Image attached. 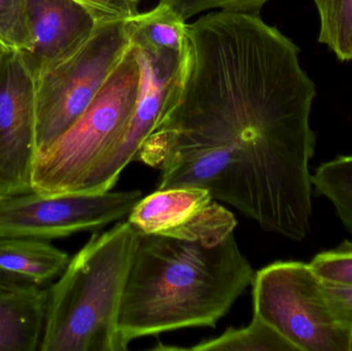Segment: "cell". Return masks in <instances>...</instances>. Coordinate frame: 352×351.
Masks as SVG:
<instances>
[{
	"label": "cell",
	"instance_id": "obj_11",
	"mask_svg": "<svg viewBox=\"0 0 352 351\" xmlns=\"http://www.w3.org/2000/svg\"><path fill=\"white\" fill-rule=\"evenodd\" d=\"M32 49L21 54L32 76L57 65L82 47L98 19L76 0H27Z\"/></svg>",
	"mask_w": 352,
	"mask_h": 351
},
{
	"label": "cell",
	"instance_id": "obj_13",
	"mask_svg": "<svg viewBox=\"0 0 352 351\" xmlns=\"http://www.w3.org/2000/svg\"><path fill=\"white\" fill-rule=\"evenodd\" d=\"M69 256L49 240L0 238V278L41 286L63 273Z\"/></svg>",
	"mask_w": 352,
	"mask_h": 351
},
{
	"label": "cell",
	"instance_id": "obj_16",
	"mask_svg": "<svg viewBox=\"0 0 352 351\" xmlns=\"http://www.w3.org/2000/svg\"><path fill=\"white\" fill-rule=\"evenodd\" d=\"M318 196L331 202L345 230L352 235V155L322 163L312 174Z\"/></svg>",
	"mask_w": 352,
	"mask_h": 351
},
{
	"label": "cell",
	"instance_id": "obj_18",
	"mask_svg": "<svg viewBox=\"0 0 352 351\" xmlns=\"http://www.w3.org/2000/svg\"><path fill=\"white\" fill-rule=\"evenodd\" d=\"M31 49L27 0H0V51L24 55Z\"/></svg>",
	"mask_w": 352,
	"mask_h": 351
},
{
	"label": "cell",
	"instance_id": "obj_22",
	"mask_svg": "<svg viewBox=\"0 0 352 351\" xmlns=\"http://www.w3.org/2000/svg\"><path fill=\"white\" fill-rule=\"evenodd\" d=\"M324 291L337 321L352 332V286L324 282Z\"/></svg>",
	"mask_w": 352,
	"mask_h": 351
},
{
	"label": "cell",
	"instance_id": "obj_12",
	"mask_svg": "<svg viewBox=\"0 0 352 351\" xmlns=\"http://www.w3.org/2000/svg\"><path fill=\"white\" fill-rule=\"evenodd\" d=\"M47 290L0 278V351L41 348Z\"/></svg>",
	"mask_w": 352,
	"mask_h": 351
},
{
	"label": "cell",
	"instance_id": "obj_14",
	"mask_svg": "<svg viewBox=\"0 0 352 351\" xmlns=\"http://www.w3.org/2000/svg\"><path fill=\"white\" fill-rule=\"evenodd\" d=\"M130 43L136 49L156 54H184L188 49V25L159 3L154 10L126 20Z\"/></svg>",
	"mask_w": 352,
	"mask_h": 351
},
{
	"label": "cell",
	"instance_id": "obj_2",
	"mask_svg": "<svg viewBox=\"0 0 352 351\" xmlns=\"http://www.w3.org/2000/svg\"><path fill=\"white\" fill-rule=\"evenodd\" d=\"M235 234L215 245L142 234L119 313L125 350L133 340L211 328L254 282Z\"/></svg>",
	"mask_w": 352,
	"mask_h": 351
},
{
	"label": "cell",
	"instance_id": "obj_8",
	"mask_svg": "<svg viewBox=\"0 0 352 351\" xmlns=\"http://www.w3.org/2000/svg\"><path fill=\"white\" fill-rule=\"evenodd\" d=\"M134 49L142 65V86L133 117L121 141L89 173L78 194H100L113 190L124 169L135 159L158 125L182 82L188 51L155 54Z\"/></svg>",
	"mask_w": 352,
	"mask_h": 351
},
{
	"label": "cell",
	"instance_id": "obj_5",
	"mask_svg": "<svg viewBox=\"0 0 352 351\" xmlns=\"http://www.w3.org/2000/svg\"><path fill=\"white\" fill-rule=\"evenodd\" d=\"M130 45L126 20L100 22L76 53L33 76L36 156L84 115Z\"/></svg>",
	"mask_w": 352,
	"mask_h": 351
},
{
	"label": "cell",
	"instance_id": "obj_1",
	"mask_svg": "<svg viewBox=\"0 0 352 351\" xmlns=\"http://www.w3.org/2000/svg\"><path fill=\"white\" fill-rule=\"evenodd\" d=\"M300 49L260 14L213 12L188 25L182 82L134 160L158 189L208 190L263 230L309 234L316 96Z\"/></svg>",
	"mask_w": 352,
	"mask_h": 351
},
{
	"label": "cell",
	"instance_id": "obj_20",
	"mask_svg": "<svg viewBox=\"0 0 352 351\" xmlns=\"http://www.w3.org/2000/svg\"><path fill=\"white\" fill-rule=\"evenodd\" d=\"M269 0H160L159 3L170 8L184 21L207 10L219 8L225 12L260 14Z\"/></svg>",
	"mask_w": 352,
	"mask_h": 351
},
{
	"label": "cell",
	"instance_id": "obj_6",
	"mask_svg": "<svg viewBox=\"0 0 352 351\" xmlns=\"http://www.w3.org/2000/svg\"><path fill=\"white\" fill-rule=\"evenodd\" d=\"M254 315L298 351H352V332L331 310L309 263L276 261L254 273Z\"/></svg>",
	"mask_w": 352,
	"mask_h": 351
},
{
	"label": "cell",
	"instance_id": "obj_15",
	"mask_svg": "<svg viewBox=\"0 0 352 351\" xmlns=\"http://www.w3.org/2000/svg\"><path fill=\"white\" fill-rule=\"evenodd\" d=\"M173 350L194 351H298L274 328L256 315L242 329L229 328L219 337L205 340L188 348Z\"/></svg>",
	"mask_w": 352,
	"mask_h": 351
},
{
	"label": "cell",
	"instance_id": "obj_10",
	"mask_svg": "<svg viewBox=\"0 0 352 351\" xmlns=\"http://www.w3.org/2000/svg\"><path fill=\"white\" fill-rule=\"evenodd\" d=\"M144 235L215 245L233 234L235 216L204 188L184 185L157 190L142 197L127 216Z\"/></svg>",
	"mask_w": 352,
	"mask_h": 351
},
{
	"label": "cell",
	"instance_id": "obj_3",
	"mask_svg": "<svg viewBox=\"0 0 352 351\" xmlns=\"http://www.w3.org/2000/svg\"><path fill=\"white\" fill-rule=\"evenodd\" d=\"M142 233L129 220L94 233L47 290L41 351H125L119 313Z\"/></svg>",
	"mask_w": 352,
	"mask_h": 351
},
{
	"label": "cell",
	"instance_id": "obj_4",
	"mask_svg": "<svg viewBox=\"0 0 352 351\" xmlns=\"http://www.w3.org/2000/svg\"><path fill=\"white\" fill-rule=\"evenodd\" d=\"M140 86L142 65L130 45L84 115L49 150L35 157L33 191L78 194L89 173L125 135Z\"/></svg>",
	"mask_w": 352,
	"mask_h": 351
},
{
	"label": "cell",
	"instance_id": "obj_21",
	"mask_svg": "<svg viewBox=\"0 0 352 351\" xmlns=\"http://www.w3.org/2000/svg\"><path fill=\"white\" fill-rule=\"evenodd\" d=\"M84 4L99 22L115 20H128L140 14V0H76Z\"/></svg>",
	"mask_w": 352,
	"mask_h": 351
},
{
	"label": "cell",
	"instance_id": "obj_17",
	"mask_svg": "<svg viewBox=\"0 0 352 351\" xmlns=\"http://www.w3.org/2000/svg\"><path fill=\"white\" fill-rule=\"evenodd\" d=\"M320 16L318 43L341 62L352 60V0H314Z\"/></svg>",
	"mask_w": 352,
	"mask_h": 351
},
{
	"label": "cell",
	"instance_id": "obj_9",
	"mask_svg": "<svg viewBox=\"0 0 352 351\" xmlns=\"http://www.w3.org/2000/svg\"><path fill=\"white\" fill-rule=\"evenodd\" d=\"M35 157L32 73L20 53L0 51V197L33 191Z\"/></svg>",
	"mask_w": 352,
	"mask_h": 351
},
{
	"label": "cell",
	"instance_id": "obj_7",
	"mask_svg": "<svg viewBox=\"0 0 352 351\" xmlns=\"http://www.w3.org/2000/svg\"><path fill=\"white\" fill-rule=\"evenodd\" d=\"M142 191L43 195L37 192L0 197V238L53 240L96 231L129 216Z\"/></svg>",
	"mask_w": 352,
	"mask_h": 351
},
{
	"label": "cell",
	"instance_id": "obj_19",
	"mask_svg": "<svg viewBox=\"0 0 352 351\" xmlns=\"http://www.w3.org/2000/svg\"><path fill=\"white\" fill-rule=\"evenodd\" d=\"M309 264L322 282L352 286L351 241L344 240L335 249L318 253Z\"/></svg>",
	"mask_w": 352,
	"mask_h": 351
}]
</instances>
